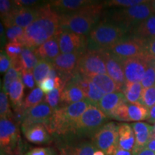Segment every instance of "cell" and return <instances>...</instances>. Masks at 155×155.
Returning <instances> with one entry per match:
<instances>
[{"mask_svg":"<svg viewBox=\"0 0 155 155\" xmlns=\"http://www.w3.org/2000/svg\"><path fill=\"white\" fill-rule=\"evenodd\" d=\"M77 72L83 75L106 74L102 50H87L79 60Z\"/></svg>","mask_w":155,"mask_h":155,"instance_id":"11","label":"cell"},{"mask_svg":"<svg viewBox=\"0 0 155 155\" xmlns=\"http://www.w3.org/2000/svg\"><path fill=\"white\" fill-rule=\"evenodd\" d=\"M22 68L21 67L19 59L11 60V66L7 71L3 81V91L9 94L10 86L15 81L22 78Z\"/></svg>","mask_w":155,"mask_h":155,"instance_id":"27","label":"cell"},{"mask_svg":"<svg viewBox=\"0 0 155 155\" xmlns=\"http://www.w3.org/2000/svg\"><path fill=\"white\" fill-rule=\"evenodd\" d=\"M118 134V147L132 152L135 144V136L131 126L129 124H119Z\"/></svg>","mask_w":155,"mask_h":155,"instance_id":"26","label":"cell"},{"mask_svg":"<svg viewBox=\"0 0 155 155\" xmlns=\"http://www.w3.org/2000/svg\"><path fill=\"white\" fill-rule=\"evenodd\" d=\"M151 60L146 55L121 60L127 83H141Z\"/></svg>","mask_w":155,"mask_h":155,"instance_id":"13","label":"cell"},{"mask_svg":"<svg viewBox=\"0 0 155 155\" xmlns=\"http://www.w3.org/2000/svg\"><path fill=\"white\" fill-rule=\"evenodd\" d=\"M145 149H148V150L155 152V131L152 134V137H151L150 141L147 143L146 148Z\"/></svg>","mask_w":155,"mask_h":155,"instance_id":"48","label":"cell"},{"mask_svg":"<svg viewBox=\"0 0 155 155\" xmlns=\"http://www.w3.org/2000/svg\"><path fill=\"white\" fill-rule=\"evenodd\" d=\"M146 0H111V1L104 2V7H130L133 6L139 5L141 4L146 2Z\"/></svg>","mask_w":155,"mask_h":155,"instance_id":"39","label":"cell"},{"mask_svg":"<svg viewBox=\"0 0 155 155\" xmlns=\"http://www.w3.org/2000/svg\"><path fill=\"white\" fill-rule=\"evenodd\" d=\"M19 59L22 71H32L40 61V59L35 53V50L26 47L23 48Z\"/></svg>","mask_w":155,"mask_h":155,"instance_id":"30","label":"cell"},{"mask_svg":"<svg viewBox=\"0 0 155 155\" xmlns=\"http://www.w3.org/2000/svg\"><path fill=\"white\" fill-rule=\"evenodd\" d=\"M15 4L13 1H8V0H1L0 1V14H1L2 19L7 17L11 11L14 9Z\"/></svg>","mask_w":155,"mask_h":155,"instance_id":"44","label":"cell"},{"mask_svg":"<svg viewBox=\"0 0 155 155\" xmlns=\"http://www.w3.org/2000/svg\"><path fill=\"white\" fill-rule=\"evenodd\" d=\"M150 4H151V7H152L153 14L155 15V0L150 1Z\"/></svg>","mask_w":155,"mask_h":155,"instance_id":"52","label":"cell"},{"mask_svg":"<svg viewBox=\"0 0 155 155\" xmlns=\"http://www.w3.org/2000/svg\"><path fill=\"white\" fill-rule=\"evenodd\" d=\"M53 68V64L51 62L40 60L38 65L33 70V75L36 84H40L44 79L48 77L50 70Z\"/></svg>","mask_w":155,"mask_h":155,"instance_id":"32","label":"cell"},{"mask_svg":"<svg viewBox=\"0 0 155 155\" xmlns=\"http://www.w3.org/2000/svg\"><path fill=\"white\" fill-rule=\"evenodd\" d=\"M35 53L40 60L51 62L60 55L59 44L58 35H55L39 46L35 50Z\"/></svg>","mask_w":155,"mask_h":155,"instance_id":"22","label":"cell"},{"mask_svg":"<svg viewBox=\"0 0 155 155\" xmlns=\"http://www.w3.org/2000/svg\"><path fill=\"white\" fill-rule=\"evenodd\" d=\"M146 42L142 39L129 35L106 50L120 60H124L146 55Z\"/></svg>","mask_w":155,"mask_h":155,"instance_id":"8","label":"cell"},{"mask_svg":"<svg viewBox=\"0 0 155 155\" xmlns=\"http://www.w3.org/2000/svg\"><path fill=\"white\" fill-rule=\"evenodd\" d=\"M13 2L17 7H33L43 5L42 2L37 0H15Z\"/></svg>","mask_w":155,"mask_h":155,"instance_id":"46","label":"cell"},{"mask_svg":"<svg viewBox=\"0 0 155 155\" xmlns=\"http://www.w3.org/2000/svg\"><path fill=\"white\" fill-rule=\"evenodd\" d=\"M52 114V108L47 103L43 101L34 107L25 110V118L21 126L32 124H43L47 127Z\"/></svg>","mask_w":155,"mask_h":155,"instance_id":"17","label":"cell"},{"mask_svg":"<svg viewBox=\"0 0 155 155\" xmlns=\"http://www.w3.org/2000/svg\"><path fill=\"white\" fill-rule=\"evenodd\" d=\"M95 2L91 0H55L50 1L49 4L52 9L61 15L74 12Z\"/></svg>","mask_w":155,"mask_h":155,"instance_id":"20","label":"cell"},{"mask_svg":"<svg viewBox=\"0 0 155 155\" xmlns=\"http://www.w3.org/2000/svg\"><path fill=\"white\" fill-rule=\"evenodd\" d=\"M147 121L149 123L154 124L155 122V106H153L152 108L150 109V115H149V118L147 119Z\"/></svg>","mask_w":155,"mask_h":155,"instance_id":"50","label":"cell"},{"mask_svg":"<svg viewBox=\"0 0 155 155\" xmlns=\"http://www.w3.org/2000/svg\"><path fill=\"white\" fill-rule=\"evenodd\" d=\"M94 155H106L104 154V152H102L101 150H97L96 152L94 153Z\"/></svg>","mask_w":155,"mask_h":155,"instance_id":"53","label":"cell"},{"mask_svg":"<svg viewBox=\"0 0 155 155\" xmlns=\"http://www.w3.org/2000/svg\"><path fill=\"white\" fill-rule=\"evenodd\" d=\"M126 102H127V101L126 99L124 94L122 92L111 93L104 95L97 106L109 118L112 112L118 106Z\"/></svg>","mask_w":155,"mask_h":155,"instance_id":"23","label":"cell"},{"mask_svg":"<svg viewBox=\"0 0 155 155\" xmlns=\"http://www.w3.org/2000/svg\"><path fill=\"white\" fill-rule=\"evenodd\" d=\"M58 40L62 54L85 53L88 50V36L69 31H60Z\"/></svg>","mask_w":155,"mask_h":155,"instance_id":"12","label":"cell"},{"mask_svg":"<svg viewBox=\"0 0 155 155\" xmlns=\"http://www.w3.org/2000/svg\"><path fill=\"white\" fill-rule=\"evenodd\" d=\"M91 104L92 103L86 98L69 106L59 107L53 111L47 126L52 137L55 140L69 137L78 119Z\"/></svg>","mask_w":155,"mask_h":155,"instance_id":"3","label":"cell"},{"mask_svg":"<svg viewBox=\"0 0 155 155\" xmlns=\"http://www.w3.org/2000/svg\"><path fill=\"white\" fill-rule=\"evenodd\" d=\"M1 151L17 154L22 152L18 127L12 119H0Z\"/></svg>","mask_w":155,"mask_h":155,"instance_id":"9","label":"cell"},{"mask_svg":"<svg viewBox=\"0 0 155 155\" xmlns=\"http://www.w3.org/2000/svg\"><path fill=\"white\" fill-rule=\"evenodd\" d=\"M23 48L20 42H8L5 46V51L11 60H15L19 58Z\"/></svg>","mask_w":155,"mask_h":155,"instance_id":"41","label":"cell"},{"mask_svg":"<svg viewBox=\"0 0 155 155\" xmlns=\"http://www.w3.org/2000/svg\"><path fill=\"white\" fill-rule=\"evenodd\" d=\"M104 5L95 2L74 12L60 15V31L87 35L101 21Z\"/></svg>","mask_w":155,"mask_h":155,"instance_id":"2","label":"cell"},{"mask_svg":"<svg viewBox=\"0 0 155 155\" xmlns=\"http://www.w3.org/2000/svg\"><path fill=\"white\" fill-rule=\"evenodd\" d=\"M153 15L150 1L130 7L115 8L105 15L106 20L121 25L131 33L134 29Z\"/></svg>","mask_w":155,"mask_h":155,"instance_id":"6","label":"cell"},{"mask_svg":"<svg viewBox=\"0 0 155 155\" xmlns=\"http://www.w3.org/2000/svg\"><path fill=\"white\" fill-rule=\"evenodd\" d=\"M140 104L149 109L155 106V86L144 88Z\"/></svg>","mask_w":155,"mask_h":155,"instance_id":"37","label":"cell"},{"mask_svg":"<svg viewBox=\"0 0 155 155\" xmlns=\"http://www.w3.org/2000/svg\"><path fill=\"white\" fill-rule=\"evenodd\" d=\"M60 32V15L48 3L40 9L39 16L32 24L25 29L20 40L23 47L35 50Z\"/></svg>","mask_w":155,"mask_h":155,"instance_id":"1","label":"cell"},{"mask_svg":"<svg viewBox=\"0 0 155 155\" xmlns=\"http://www.w3.org/2000/svg\"><path fill=\"white\" fill-rule=\"evenodd\" d=\"M146 55L152 59H155V38L147 41Z\"/></svg>","mask_w":155,"mask_h":155,"instance_id":"47","label":"cell"},{"mask_svg":"<svg viewBox=\"0 0 155 155\" xmlns=\"http://www.w3.org/2000/svg\"><path fill=\"white\" fill-rule=\"evenodd\" d=\"M0 116L1 119H12L13 120V114L10 110L7 94L3 91L0 94Z\"/></svg>","mask_w":155,"mask_h":155,"instance_id":"36","label":"cell"},{"mask_svg":"<svg viewBox=\"0 0 155 155\" xmlns=\"http://www.w3.org/2000/svg\"><path fill=\"white\" fill-rule=\"evenodd\" d=\"M1 155H16V154H11V153H8V152H4V151H1Z\"/></svg>","mask_w":155,"mask_h":155,"instance_id":"54","label":"cell"},{"mask_svg":"<svg viewBox=\"0 0 155 155\" xmlns=\"http://www.w3.org/2000/svg\"><path fill=\"white\" fill-rule=\"evenodd\" d=\"M44 98V92L39 87H36L32 89L29 94L26 96L23 101L22 107L25 110L34 107L40 103H42Z\"/></svg>","mask_w":155,"mask_h":155,"instance_id":"33","label":"cell"},{"mask_svg":"<svg viewBox=\"0 0 155 155\" xmlns=\"http://www.w3.org/2000/svg\"><path fill=\"white\" fill-rule=\"evenodd\" d=\"M137 155H155V152L148 150V149H144L139 152Z\"/></svg>","mask_w":155,"mask_h":155,"instance_id":"51","label":"cell"},{"mask_svg":"<svg viewBox=\"0 0 155 155\" xmlns=\"http://www.w3.org/2000/svg\"><path fill=\"white\" fill-rule=\"evenodd\" d=\"M108 119L109 118L98 106L91 104L78 119L69 137L63 139H91Z\"/></svg>","mask_w":155,"mask_h":155,"instance_id":"5","label":"cell"},{"mask_svg":"<svg viewBox=\"0 0 155 155\" xmlns=\"http://www.w3.org/2000/svg\"><path fill=\"white\" fill-rule=\"evenodd\" d=\"M58 155H94L98 150L87 139L57 140Z\"/></svg>","mask_w":155,"mask_h":155,"instance_id":"15","label":"cell"},{"mask_svg":"<svg viewBox=\"0 0 155 155\" xmlns=\"http://www.w3.org/2000/svg\"><path fill=\"white\" fill-rule=\"evenodd\" d=\"M130 35L145 41L155 38V15H152L137 25Z\"/></svg>","mask_w":155,"mask_h":155,"instance_id":"25","label":"cell"},{"mask_svg":"<svg viewBox=\"0 0 155 155\" xmlns=\"http://www.w3.org/2000/svg\"><path fill=\"white\" fill-rule=\"evenodd\" d=\"M128 111L130 121L139 122L147 120L150 115V109L145 107L140 103L129 104L128 103Z\"/></svg>","mask_w":155,"mask_h":155,"instance_id":"31","label":"cell"},{"mask_svg":"<svg viewBox=\"0 0 155 155\" xmlns=\"http://www.w3.org/2000/svg\"><path fill=\"white\" fill-rule=\"evenodd\" d=\"M45 5L33 7H19L15 5V7L11 12L2 19L3 25L6 28L16 25L22 28H27L38 18L40 12V9Z\"/></svg>","mask_w":155,"mask_h":155,"instance_id":"10","label":"cell"},{"mask_svg":"<svg viewBox=\"0 0 155 155\" xmlns=\"http://www.w3.org/2000/svg\"><path fill=\"white\" fill-rule=\"evenodd\" d=\"M143 90L144 88L141 83H127L122 93L128 103L138 104L141 101Z\"/></svg>","mask_w":155,"mask_h":155,"instance_id":"29","label":"cell"},{"mask_svg":"<svg viewBox=\"0 0 155 155\" xmlns=\"http://www.w3.org/2000/svg\"><path fill=\"white\" fill-rule=\"evenodd\" d=\"M154 131H155V122H154Z\"/></svg>","mask_w":155,"mask_h":155,"instance_id":"56","label":"cell"},{"mask_svg":"<svg viewBox=\"0 0 155 155\" xmlns=\"http://www.w3.org/2000/svg\"><path fill=\"white\" fill-rule=\"evenodd\" d=\"M11 66V59L7 55L5 50H1L0 53V72L1 73H7Z\"/></svg>","mask_w":155,"mask_h":155,"instance_id":"45","label":"cell"},{"mask_svg":"<svg viewBox=\"0 0 155 155\" xmlns=\"http://www.w3.org/2000/svg\"><path fill=\"white\" fill-rule=\"evenodd\" d=\"M109 119H115L119 121H130L129 117V111H128V102L118 106L112 112L111 116H109Z\"/></svg>","mask_w":155,"mask_h":155,"instance_id":"38","label":"cell"},{"mask_svg":"<svg viewBox=\"0 0 155 155\" xmlns=\"http://www.w3.org/2000/svg\"><path fill=\"white\" fill-rule=\"evenodd\" d=\"M91 81L104 94L121 92L119 85L107 74H88L83 75Z\"/></svg>","mask_w":155,"mask_h":155,"instance_id":"24","label":"cell"},{"mask_svg":"<svg viewBox=\"0 0 155 155\" xmlns=\"http://www.w3.org/2000/svg\"><path fill=\"white\" fill-rule=\"evenodd\" d=\"M131 126L135 136V144L132 150V155H137L146 148L147 143L154 133V126L141 121L134 122Z\"/></svg>","mask_w":155,"mask_h":155,"instance_id":"19","label":"cell"},{"mask_svg":"<svg viewBox=\"0 0 155 155\" xmlns=\"http://www.w3.org/2000/svg\"><path fill=\"white\" fill-rule=\"evenodd\" d=\"M25 85L22 78L15 81L10 86L9 90V97L14 110L22 107L23 96L25 94Z\"/></svg>","mask_w":155,"mask_h":155,"instance_id":"28","label":"cell"},{"mask_svg":"<svg viewBox=\"0 0 155 155\" xmlns=\"http://www.w3.org/2000/svg\"><path fill=\"white\" fill-rule=\"evenodd\" d=\"M21 129L28 141L35 144H47L53 140V137L43 124L21 126Z\"/></svg>","mask_w":155,"mask_h":155,"instance_id":"18","label":"cell"},{"mask_svg":"<svg viewBox=\"0 0 155 155\" xmlns=\"http://www.w3.org/2000/svg\"><path fill=\"white\" fill-rule=\"evenodd\" d=\"M86 96L80 87L71 79L64 86L62 92L61 106H67L86 99Z\"/></svg>","mask_w":155,"mask_h":155,"instance_id":"21","label":"cell"},{"mask_svg":"<svg viewBox=\"0 0 155 155\" xmlns=\"http://www.w3.org/2000/svg\"><path fill=\"white\" fill-rule=\"evenodd\" d=\"M154 64H155V59H154Z\"/></svg>","mask_w":155,"mask_h":155,"instance_id":"57","label":"cell"},{"mask_svg":"<svg viewBox=\"0 0 155 155\" xmlns=\"http://www.w3.org/2000/svg\"><path fill=\"white\" fill-rule=\"evenodd\" d=\"M83 53H61L52 61L53 68L58 71V76L65 84L77 72L78 61Z\"/></svg>","mask_w":155,"mask_h":155,"instance_id":"14","label":"cell"},{"mask_svg":"<svg viewBox=\"0 0 155 155\" xmlns=\"http://www.w3.org/2000/svg\"><path fill=\"white\" fill-rule=\"evenodd\" d=\"M119 124L114 122H108L104 124L91 141L98 150H101L106 155H112L118 148Z\"/></svg>","mask_w":155,"mask_h":155,"instance_id":"7","label":"cell"},{"mask_svg":"<svg viewBox=\"0 0 155 155\" xmlns=\"http://www.w3.org/2000/svg\"><path fill=\"white\" fill-rule=\"evenodd\" d=\"M112 155H132V152L124 150H123V149L118 147Z\"/></svg>","mask_w":155,"mask_h":155,"instance_id":"49","label":"cell"},{"mask_svg":"<svg viewBox=\"0 0 155 155\" xmlns=\"http://www.w3.org/2000/svg\"><path fill=\"white\" fill-rule=\"evenodd\" d=\"M16 155H24V154H23V153H22V152H19V153H18V154H16Z\"/></svg>","mask_w":155,"mask_h":155,"instance_id":"55","label":"cell"},{"mask_svg":"<svg viewBox=\"0 0 155 155\" xmlns=\"http://www.w3.org/2000/svg\"><path fill=\"white\" fill-rule=\"evenodd\" d=\"M129 35V31L121 25L103 19L88 35V50L108 49Z\"/></svg>","mask_w":155,"mask_h":155,"instance_id":"4","label":"cell"},{"mask_svg":"<svg viewBox=\"0 0 155 155\" xmlns=\"http://www.w3.org/2000/svg\"><path fill=\"white\" fill-rule=\"evenodd\" d=\"M22 80L25 86L29 89H34L35 86V80L33 71H25L22 72Z\"/></svg>","mask_w":155,"mask_h":155,"instance_id":"43","label":"cell"},{"mask_svg":"<svg viewBox=\"0 0 155 155\" xmlns=\"http://www.w3.org/2000/svg\"><path fill=\"white\" fill-rule=\"evenodd\" d=\"M141 83L144 88H150L155 86V64L154 59H152L150 62Z\"/></svg>","mask_w":155,"mask_h":155,"instance_id":"35","label":"cell"},{"mask_svg":"<svg viewBox=\"0 0 155 155\" xmlns=\"http://www.w3.org/2000/svg\"><path fill=\"white\" fill-rule=\"evenodd\" d=\"M63 88L64 87H61V88L54 89L53 91L48 93L45 95V101L50 106L53 111L61 106V95Z\"/></svg>","mask_w":155,"mask_h":155,"instance_id":"34","label":"cell"},{"mask_svg":"<svg viewBox=\"0 0 155 155\" xmlns=\"http://www.w3.org/2000/svg\"><path fill=\"white\" fill-rule=\"evenodd\" d=\"M25 29L16 25L7 28V38L9 42H19L24 34Z\"/></svg>","mask_w":155,"mask_h":155,"instance_id":"40","label":"cell"},{"mask_svg":"<svg viewBox=\"0 0 155 155\" xmlns=\"http://www.w3.org/2000/svg\"><path fill=\"white\" fill-rule=\"evenodd\" d=\"M24 155H58L51 147H35L26 152Z\"/></svg>","mask_w":155,"mask_h":155,"instance_id":"42","label":"cell"},{"mask_svg":"<svg viewBox=\"0 0 155 155\" xmlns=\"http://www.w3.org/2000/svg\"><path fill=\"white\" fill-rule=\"evenodd\" d=\"M102 52L105 61L107 75L119 85L122 92L127 84V81L125 78L121 60L112 55L108 50H102Z\"/></svg>","mask_w":155,"mask_h":155,"instance_id":"16","label":"cell"}]
</instances>
